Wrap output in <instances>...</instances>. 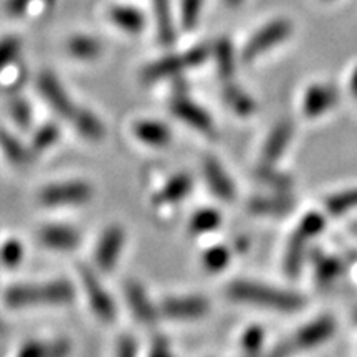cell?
Returning <instances> with one entry per match:
<instances>
[{"instance_id": "6da1fadb", "label": "cell", "mask_w": 357, "mask_h": 357, "mask_svg": "<svg viewBox=\"0 0 357 357\" xmlns=\"http://www.w3.org/2000/svg\"><path fill=\"white\" fill-rule=\"evenodd\" d=\"M73 298L75 288L66 280L13 284L3 294V301L12 310L68 305V303L73 301Z\"/></svg>"}, {"instance_id": "7a4b0ae2", "label": "cell", "mask_w": 357, "mask_h": 357, "mask_svg": "<svg viewBox=\"0 0 357 357\" xmlns=\"http://www.w3.org/2000/svg\"><path fill=\"white\" fill-rule=\"evenodd\" d=\"M227 296L236 303L266 307V310L293 312L305 306V300L298 293L257 283V281H234L227 288Z\"/></svg>"}, {"instance_id": "3957f363", "label": "cell", "mask_w": 357, "mask_h": 357, "mask_svg": "<svg viewBox=\"0 0 357 357\" xmlns=\"http://www.w3.org/2000/svg\"><path fill=\"white\" fill-rule=\"evenodd\" d=\"M324 217L318 212H311L301 218L300 225L289 238L287 253H284L283 266L288 276H296L300 273L307 247H310L312 238H316L324 230Z\"/></svg>"}, {"instance_id": "277c9868", "label": "cell", "mask_w": 357, "mask_h": 357, "mask_svg": "<svg viewBox=\"0 0 357 357\" xmlns=\"http://www.w3.org/2000/svg\"><path fill=\"white\" fill-rule=\"evenodd\" d=\"M208 55H211V48L207 45H200V47L190 48V50L181 53V55L164 56L142 71V82L154 83L159 82V79L176 77L182 71L202 65Z\"/></svg>"}, {"instance_id": "5b68a950", "label": "cell", "mask_w": 357, "mask_h": 357, "mask_svg": "<svg viewBox=\"0 0 357 357\" xmlns=\"http://www.w3.org/2000/svg\"><path fill=\"white\" fill-rule=\"evenodd\" d=\"M93 187L84 181H68L61 184H50L42 189L38 195L40 204L47 207H68L83 205L91 200Z\"/></svg>"}, {"instance_id": "8992f818", "label": "cell", "mask_w": 357, "mask_h": 357, "mask_svg": "<svg viewBox=\"0 0 357 357\" xmlns=\"http://www.w3.org/2000/svg\"><path fill=\"white\" fill-rule=\"evenodd\" d=\"M79 278H82L84 294H86L91 311L102 323H113L116 318V306L108 289L101 283V280L98 278L95 271L86 266L79 268Z\"/></svg>"}, {"instance_id": "52a82bcc", "label": "cell", "mask_w": 357, "mask_h": 357, "mask_svg": "<svg viewBox=\"0 0 357 357\" xmlns=\"http://www.w3.org/2000/svg\"><path fill=\"white\" fill-rule=\"evenodd\" d=\"M293 32V25L291 22L284 20V19H278L271 24H268L266 26H263L261 30L253 35L250 38V42L245 45L242 58L243 61H250L257 60L258 56H261L263 53L271 50V48L276 47V45L283 43L289 35Z\"/></svg>"}, {"instance_id": "ba28073f", "label": "cell", "mask_w": 357, "mask_h": 357, "mask_svg": "<svg viewBox=\"0 0 357 357\" xmlns=\"http://www.w3.org/2000/svg\"><path fill=\"white\" fill-rule=\"evenodd\" d=\"M160 314L174 321H195L202 319L211 311V303L200 294H185V296H169L160 303Z\"/></svg>"}, {"instance_id": "9c48e42d", "label": "cell", "mask_w": 357, "mask_h": 357, "mask_svg": "<svg viewBox=\"0 0 357 357\" xmlns=\"http://www.w3.org/2000/svg\"><path fill=\"white\" fill-rule=\"evenodd\" d=\"M37 86L40 95L43 96V100L50 105V108L63 118H73L77 113V105H75L68 91L63 88V84L60 83V79L55 77V73L52 71H43L40 73L37 79Z\"/></svg>"}, {"instance_id": "30bf717a", "label": "cell", "mask_w": 357, "mask_h": 357, "mask_svg": "<svg viewBox=\"0 0 357 357\" xmlns=\"http://www.w3.org/2000/svg\"><path fill=\"white\" fill-rule=\"evenodd\" d=\"M334 333H336L334 319L329 318V316H323V318L311 321V323L298 329L294 336L289 337V342H291L294 352L310 351L329 341L334 336Z\"/></svg>"}, {"instance_id": "8fae6325", "label": "cell", "mask_w": 357, "mask_h": 357, "mask_svg": "<svg viewBox=\"0 0 357 357\" xmlns=\"http://www.w3.org/2000/svg\"><path fill=\"white\" fill-rule=\"evenodd\" d=\"M124 243H126V231L123 227L111 225L102 231L100 242L96 245L95 263L101 271H111L121 257Z\"/></svg>"}, {"instance_id": "7c38bea8", "label": "cell", "mask_w": 357, "mask_h": 357, "mask_svg": "<svg viewBox=\"0 0 357 357\" xmlns=\"http://www.w3.org/2000/svg\"><path fill=\"white\" fill-rule=\"evenodd\" d=\"M171 111L182 123H185L187 126L195 129V131L207 134V136H213V134H215V123H213L212 116L208 114L202 106L197 105L195 101H192L190 98H176V100L171 102Z\"/></svg>"}, {"instance_id": "4fadbf2b", "label": "cell", "mask_w": 357, "mask_h": 357, "mask_svg": "<svg viewBox=\"0 0 357 357\" xmlns=\"http://www.w3.org/2000/svg\"><path fill=\"white\" fill-rule=\"evenodd\" d=\"M339 93L333 84H312L303 98V114L306 118H318L337 105Z\"/></svg>"}, {"instance_id": "5bb4252c", "label": "cell", "mask_w": 357, "mask_h": 357, "mask_svg": "<svg viewBox=\"0 0 357 357\" xmlns=\"http://www.w3.org/2000/svg\"><path fill=\"white\" fill-rule=\"evenodd\" d=\"M293 123L283 119L268 134L265 146L261 151V166H275L281 159V155L287 153L289 142L293 139Z\"/></svg>"}, {"instance_id": "9a60e30c", "label": "cell", "mask_w": 357, "mask_h": 357, "mask_svg": "<svg viewBox=\"0 0 357 357\" xmlns=\"http://www.w3.org/2000/svg\"><path fill=\"white\" fill-rule=\"evenodd\" d=\"M202 169L205 181H207V184L213 194L220 200H223V202H231L235 199L236 190L234 181H231L229 172L225 171V167L215 158L208 155V158L204 159Z\"/></svg>"}, {"instance_id": "2e32d148", "label": "cell", "mask_w": 357, "mask_h": 357, "mask_svg": "<svg viewBox=\"0 0 357 357\" xmlns=\"http://www.w3.org/2000/svg\"><path fill=\"white\" fill-rule=\"evenodd\" d=\"M82 235L70 225H45L38 231V242L56 252H70L78 247Z\"/></svg>"}, {"instance_id": "e0dca14e", "label": "cell", "mask_w": 357, "mask_h": 357, "mask_svg": "<svg viewBox=\"0 0 357 357\" xmlns=\"http://www.w3.org/2000/svg\"><path fill=\"white\" fill-rule=\"evenodd\" d=\"M126 300L128 305L131 307L137 319L142 324H154L158 321V316L160 311L154 306V303L151 301L149 294L146 293L144 287L137 281H131L126 284Z\"/></svg>"}, {"instance_id": "ac0fdd59", "label": "cell", "mask_w": 357, "mask_h": 357, "mask_svg": "<svg viewBox=\"0 0 357 357\" xmlns=\"http://www.w3.org/2000/svg\"><path fill=\"white\" fill-rule=\"evenodd\" d=\"M73 344L70 339L58 337L55 341H26L17 351L15 357H70Z\"/></svg>"}, {"instance_id": "d6986e66", "label": "cell", "mask_w": 357, "mask_h": 357, "mask_svg": "<svg viewBox=\"0 0 357 357\" xmlns=\"http://www.w3.org/2000/svg\"><path fill=\"white\" fill-rule=\"evenodd\" d=\"M134 136L139 139L142 144L151 147H166L172 142L174 136L166 123L155 121V119H141L132 126Z\"/></svg>"}, {"instance_id": "ffe728a7", "label": "cell", "mask_w": 357, "mask_h": 357, "mask_svg": "<svg viewBox=\"0 0 357 357\" xmlns=\"http://www.w3.org/2000/svg\"><path fill=\"white\" fill-rule=\"evenodd\" d=\"M192 185H194V181H192L190 174H177V176L169 178L166 185L154 195V204L164 207V205H176L182 202L190 194Z\"/></svg>"}, {"instance_id": "44dd1931", "label": "cell", "mask_w": 357, "mask_h": 357, "mask_svg": "<svg viewBox=\"0 0 357 357\" xmlns=\"http://www.w3.org/2000/svg\"><path fill=\"white\" fill-rule=\"evenodd\" d=\"M223 101L229 105V108L235 114L242 116V118L253 114L257 109L255 100L243 88H240L238 84L230 82H227L225 88H223Z\"/></svg>"}, {"instance_id": "7402d4cb", "label": "cell", "mask_w": 357, "mask_h": 357, "mask_svg": "<svg viewBox=\"0 0 357 357\" xmlns=\"http://www.w3.org/2000/svg\"><path fill=\"white\" fill-rule=\"evenodd\" d=\"M293 208V200L284 195H273V197H257L250 200L248 211L255 215L281 217Z\"/></svg>"}, {"instance_id": "603a6c76", "label": "cell", "mask_w": 357, "mask_h": 357, "mask_svg": "<svg viewBox=\"0 0 357 357\" xmlns=\"http://www.w3.org/2000/svg\"><path fill=\"white\" fill-rule=\"evenodd\" d=\"M71 121H73L77 131L82 134L83 137H86V139L100 141L105 137V126H102L101 119L98 118L95 113H91V111L78 108L77 113L71 118Z\"/></svg>"}, {"instance_id": "cb8c5ba5", "label": "cell", "mask_w": 357, "mask_h": 357, "mask_svg": "<svg viewBox=\"0 0 357 357\" xmlns=\"http://www.w3.org/2000/svg\"><path fill=\"white\" fill-rule=\"evenodd\" d=\"M111 20L128 33H139L144 29V17L137 8L116 6L109 10Z\"/></svg>"}, {"instance_id": "d4e9b609", "label": "cell", "mask_w": 357, "mask_h": 357, "mask_svg": "<svg viewBox=\"0 0 357 357\" xmlns=\"http://www.w3.org/2000/svg\"><path fill=\"white\" fill-rule=\"evenodd\" d=\"M0 149L12 164H26L32 159V147H26L6 129L0 131Z\"/></svg>"}, {"instance_id": "484cf974", "label": "cell", "mask_w": 357, "mask_h": 357, "mask_svg": "<svg viewBox=\"0 0 357 357\" xmlns=\"http://www.w3.org/2000/svg\"><path fill=\"white\" fill-rule=\"evenodd\" d=\"M153 3L159 40L164 45H171L176 40V30H174L171 15V3H169V0H153Z\"/></svg>"}, {"instance_id": "4316f807", "label": "cell", "mask_w": 357, "mask_h": 357, "mask_svg": "<svg viewBox=\"0 0 357 357\" xmlns=\"http://www.w3.org/2000/svg\"><path fill=\"white\" fill-rule=\"evenodd\" d=\"M213 56H215L218 75H220L223 82H230L235 73V55L229 38L218 40L215 47H213Z\"/></svg>"}, {"instance_id": "83f0119b", "label": "cell", "mask_w": 357, "mask_h": 357, "mask_svg": "<svg viewBox=\"0 0 357 357\" xmlns=\"http://www.w3.org/2000/svg\"><path fill=\"white\" fill-rule=\"evenodd\" d=\"M66 48H68L71 56L79 58V60H95L102 52V45L100 40L86 37V35L73 37L66 45Z\"/></svg>"}, {"instance_id": "f1b7e54d", "label": "cell", "mask_w": 357, "mask_h": 357, "mask_svg": "<svg viewBox=\"0 0 357 357\" xmlns=\"http://www.w3.org/2000/svg\"><path fill=\"white\" fill-rule=\"evenodd\" d=\"M342 273V263L334 257H321L316 261L314 266V278L316 283L321 287H329L336 281Z\"/></svg>"}, {"instance_id": "f546056e", "label": "cell", "mask_w": 357, "mask_h": 357, "mask_svg": "<svg viewBox=\"0 0 357 357\" xmlns=\"http://www.w3.org/2000/svg\"><path fill=\"white\" fill-rule=\"evenodd\" d=\"M222 215L213 208H202L197 211L190 218V231L194 235H204L208 231H215L220 227Z\"/></svg>"}, {"instance_id": "4dcf8cb0", "label": "cell", "mask_w": 357, "mask_h": 357, "mask_svg": "<svg viewBox=\"0 0 357 357\" xmlns=\"http://www.w3.org/2000/svg\"><path fill=\"white\" fill-rule=\"evenodd\" d=\"M25 248L19 238H8L0 245V265L7 270H15L24 261Z\"/></svg>"}, {"instance_id": "1f68e13d", "label": "cell", "mask_w": 357, "mask_h": 357, "mask_svg": "<svg viewBox=\"0 0 357 357\" xmlns=\"http://www.w3.org/2000/svg\"><path fill=\"white\" fill-rule=\"evenodd\" d=\"M326 208L334 217L344 215V213L357 208V189L342 190L339 194H334L326 200Z\"/></svg>"}, {"instance_id": "d6a6232c", "label": "cell", "mask_w": 357, "mask_h": 357, "mask_svg": "<svg viewBox=\"0 0 357 357\" xmlns=\"http://www.w3.org/2000/svg\"><path fill=\"white\" fill-rule=\"evenodd\" d=\"M265 337V331H263V328H260V326H252V328H248L242 337L245 357H261Z\"/></svg>"}, {"instance_id": "836d02e7", "label": "cell", "mask_w": 357, "mask_h": 357, "mask_svg": "<svg viewBox=\"0 0 357 357\" xmlns=\"http://www.w3.org/2000/svg\"><path fill=\"white\" fill-rule=\"evenodd\" d=\"M8 113H10L13 123L17 126L25 129L32 124V108H30L29 101L22 96H13L8 101Z\"/></svg>"}, {"instance_id": "e575fe53", "label": "cell", "mask_w": 357, "mask_h": 357, "mask_svg": "<svg viewBox=\"0 0 357 357\" xmlns=\"http://www.w3.org/2000/svg\"><path fill=\"white\" fill-rule=\"evenodd\" d=\"M230 257H231V252L229 248L223 247V245H217V247L208 248L207 252H205L204 266L207 268L208 271L217 273V271H222L223 268H227V265H229L230 261Z\"/></svg>"}, {"instance_id": "d590c367", "label": "cell", "mask_w": 357, "mask_h": 357, "mask_svg": "<svg viewBox=\"0 0 357 357\" xmlns=\"http://www.w3.org/2000/svg\"><path fill=\"white\" fill-rule=\"evenodd\" d=\"M55 0H6V12L10 17H24L33 8L52 7Z\"/></svg>"}, {"instance_id": "8d00e7d4", "label": "cell", "mask_w": 357, "mask_h": 357, "mask_svg": "<svg viewBox=\"0 0 357 357\" xmlns=\"http://www.w3.org/2000/svg\"><path fill=\"white\" fill-rule=\"evenodd\" d=\"M60 137V129H58L55 124H45L35 132L32 139V151L35 153H45L47 149L55 144Z\"/></svg>"}, {"instance_id": "74e56055", "label": "cell", "mask_w": 357, "mask_h": 357, "mask_svg": "<svg viewBox=\"0 0 357 357\" xmlns=\"http://www.w3.org/2000/svg\"><path fill=\"white\" fill-rule=\"evenodd\" d=\"M22 48L19 37H3L0 40V73L17 60Z\"/></svg>"}, {"instance_id": "f35d334b", "label": "cell", "mask_w": 357, "mask_h": 357, "mask_svg": "<svg viewBox=\"0 0 357 357\" xmlns=\"http://www.w3.org/2000/svg\"><path fill=\"white\" fill-rule=\"evenodd\" d=\"M257 176L260 177L261 182H266L268 185L275 187L280 192L288 190L291 187V178L281 172H275L273 166H260L257 171Z\"/></svg>"}, {"instance_id": "ab89813d", "label": "cell", "mask_w": 357, "mask_h": 357, "mask_svg": "<svg viewBox=\"0 0 357 357\" xmlns=\"http://www.w3.org/2000/svg\"><path fill=\"white\" fill-rule=\"evenodd\" d=\"M204 0H182L181 3V20L185 30H192L200 19Z\"/></svg>"}, {"instance_id": "60d3db41", "label": "cell", "mask_w": 357, "mask_h": 357, "mask_svg": "<svg viewBox=\"0 0 357 357\" xmlns=\"http://www.w3.org/2000/svg\"><path fill=\"white\" fill-rule=\"evenodd\" d=\"M114 357H139V349H137L136 339L131 336H123L116 346Z\"/></svg>"}, {"instance_id": "b9f144b4", "label": "cell", "mask_w": 357, "mask_h": 357, "mask_svg": "<svg viewBox=\"0 0 357 357\" xmlns=\"http://www.w3.org/2000/svg\"><path fill=\"white\" fill-rule=\"evenodd\" d=\"M149 357H174V352L166 339L159 337L154 341V346L153 349H151Z\"/></svg>"}, {"instance_id": "7bdbcfd3", "label": "cell", "mask_w": 357, "mask_h": 357, "mask_svg": "<svg viewBox=\"0 0 357 357\" xmlns=\"http://www.w3.org/2000/svg\"><path fill=\"white\" fill-rule=\"evenodd\" d=\"M351 91H352V95L357 98V68L354 70V73H352V77H351Z\"/></svg>"}, {"instance_id": "ee69618b", "label": "cell", "mask_w": 357, "mask_h": 357, "mask_svg": "<svg viewBox=\"0 0 357 357\" xmlns=\"http://www.w3.org/2000/svg\"><path fill=\"white\" fill-rule=\"evenodd\" d=\"M225 2H227V3H229V6H230V7H238V6H240V3H242V2H243V0H225Z\"/></svg>"}, {"instance_id": "f6af8a7d", "label": "cell", "mask_w": 357, "mask_h": 357, "mask_svg": "<svg viewBox=\"0 0 357 357\" xmlns=\"http://www.w3.org/2000/svg\"><path fill=\"white\" fill-rule=\"evenodd\" d=\"M6 331H7V326L2 319H0V336H2V334H6Z\"/></svg>"}, {"instance_id": "bcb514c9", "label": "cell", "mask_w": 357, "mask_h": 357, "mask_svg": "<svg viewBox=\"0 0 357 357\" xmlns=\"http://www.w3.org/2000/svg\"><path fill=\"white\" fill-rule=\"evenodd\" d=\"M356 321H357V312H356Z\"/></svg>"}]
</instances>
